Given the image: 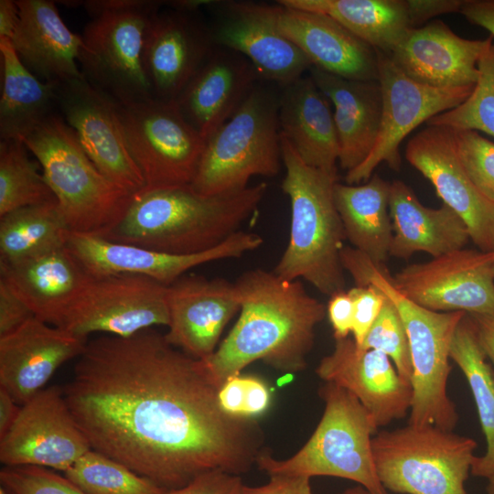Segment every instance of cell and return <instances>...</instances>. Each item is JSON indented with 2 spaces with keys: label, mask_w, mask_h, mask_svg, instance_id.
<instances>
[{
  "label": "cell",
  "mask_w": 494,
  "mask_h": 494,
  "mask_svg": "<svg viewBox=\"0 0 494 494\" xmlns=\"http://www.w3.org/2000/svg\"><path fill=\"white\" fill-rule=\"evenodd\" d=\"M277 29L323 71L357 81H378V52L325 14L281 4L264 5Z\"/></svg>",
  "instance_id": "22"
},
{
  "label": "cell",
  "mask_w": 494,
  "mask_h": 494,
  "mask_svg": "<svg viewBox=\"0 0 494 494\" xmlns=\"http://www.w3.org/2000/svg\"><path fill=\"white\" fill-rule=\"evenodd\" d=\"M464 0H405L412 27L423 24L435 16L458 12Z\"/></svg>",
  "instance_id": "49"
},
{
  "label": "cell",
  "mask_w": 494,
  "mask_h": 494,
  "mask_svg": "<svg viewBox=\"0 0 494 494\" xmlns=\"http://www.w3.org/2000/svg\"><path fill=\"white\" fill-rule=\"evenodd\" d=\"M216 46L246 58L260 78L284 87L312 67L306 55L274 26L264 4L230 2L211 29Z\"/></svg>",
  "instance_id": "25"
},
{
  "label": "cell",
  "mask_w": 494,
  "mask_h": 494,
  "mask_svg": "<svg viewBox=\"0 0 494 494\" xmlns=\"http://www.w3.org/2000/svg\"><path fill=\"white\" fill-rule=\"evenodd\" d=\"M28 152L21 140L0 142V217L24 207L56 201L39 163Z\"/></svg>",
  "instance_id": "37"
},
{
  "label": "cell",
  "mask_w": 494,
  "mask_h": 494,
  "mask_svg": "<svg viewBox=\"0 0 494 494\" xmlns=\"http://www.w3.org/2000/svg\"><path fill=\"white\" fill-rule=\"evenodd\" d=\"M459 13L494 37V0H464Z\"/></svg>",
  "instance_id": "50"
},
{
  "label": "cell",
  "mask_w": 494,
  "mask_h": 494,
  "mask_svg": "<svg viewBox=\"0 0 494 494\" xmlns=\"http://www.w3.org/2000/svg\"><path fill=\"white\" fill-rule=\"evenodd\" d=\"M19 22L16 0H0V38L11 39Z\"/></svg>",
  "instance_id": "52"
},
{
  "label": "cell",
  "mask_w": 494,
  "mask_h": 494,
  "mask_svg": "<svg viewBox=\"0 0 494 494\" xmlns=\"http://www.w3.org/2000/svg\"><path fill=\"white\" fill-rule=\"evenodd\" d=\"M1 140H23L59 113L58 84L35 76L22 63L9 38H0Z\"/></svg>",
  "instance_id": "32"
},
{
  "label": "cell",
  "mask_w": 494,
  "mask_h": 494,
  "mask_svg": "<svg viewBox=\"0 0 494 494\" xmlns=\"http://www.w3.org/2000/svg\"><path fill=\"white\" fill-rule=\"evenodd\" d=\"M64 476L85 494H164L167 491L93 449L81 456Z\"/></svg>",
  "instance_id": "38"
},
{
  "label": "cell",
  "mask_w": 494,
  "mask_h": 494,
  "mask_svg": "<svg viewBox=\"0 0 494 494\" xmlns=\"http://www.w3.org/2000/svg\"><path fill=\"white\" fill-rule=\"evenodd\" d=\"M220 387L148 328L88 340L62 389L91 449L172 490L211 470L241 476L264 448L255 418L222 409Z\"/></svg>",
  "instance_id": "1"
},
{
  "label": "cell",
  "mask_w": 494,
  "mask_h": 494,
  "mask_svg": "<svg viewBox=\"0 0 494 494\" xmlns=\"http://www.w3.org/2000/svg\"><path fill=\"white\" fill-rule=\"evenodd\" d=\"M242 478L222 470H211L194 478L186 486L164 494H238Z\"/></svg>",
  "instance_id": "45"
},
{
  "label": "cell",
  "mask_w": 494,
  "mask_h": 494,
  "mask_svg": "<svg viewBox=\"0 0 494 494\" xmlns=\"http://www.w3.org/2000/svg\"><path fill=\"white\" fill-rule=\"evenodd\" d=\"M405 158L433 184L444 204L462 219L479 250L494 251V202L484 197L465 172L452 129L427 125L409 140Z\"/></svg>",
  "instance_id": "18"
},
{
  "label": "cell",
  "mask_w": 494,
  "mask_h": 494,
  "mask_svg": "<svg viewBox=\"0 0 494 494\" xmlns=\"http://www.w3.org/2000/svg\"><path fill=\"white\" fill-rule=\"evenodd\" d=\"M478 71V81L468 98L432 117L427 125L481 131L494 136V42L481 56Z\"/></svg>",
  "instance_id": "39"
},
{
  "label": "cell",
  "mask_w": 494,
  "mask_h": 494,
  "mask_svg": "<svg viewBox=\"0 0 494 494\" xmlns=\"http://www.w3.org/2000/svg\"><path fill=\"white\" fill-rule=\"evenodd\" d=\"M59 113L111 181L135 194L145 188L124 136L117 103L83 76L58 84Z\"/></svg>",
  "instance_id": "16"
},
{
  "label": "cell",
  "mask_w": 494,
  "mask_h": 494,
  "mask_svg": "<svg viewBox=\"0 0 494 494\" xmlns=\"http://www.w3.org/2000/svg\"><path fill=\"white\" fill-rule=\"evenodd\" d=\"M450 359L460 368L469 384L487 442L486 453L474 458L471 474L488 478L494 473V369L487 361L468 314L456 329Z\"/></svg>",
  "instance_id": "35"
},
{
  "label": "cell",
  "mask_w": 494,
  "mask_h": 494,
  "mask_svg": "<svg viewBox=\"0 0 494 494\" xmlns=\"http://www.w3.org/2000/svg\"><path fill=\"white\" fill-rule=\"evenodd\" d=\"M328 98L310 75L284 87L280 134L308 166L338 177L339 143Z\"/></svg>",
  "instance_id": "28"
},
{
  "label": "cell",
  "mask_w": 494,
  "mask_h": 494,
  "mask_svg": "<svg viewBox=\"0 0 494 494\" xmlns=\"http://www.w3.org/2000/svg\"><path fill=\"white\" fill-rule=\"evenodd\" d=\"M263 242L259 234L239 231L212 249L193 254H172L69 231L65 244L92 276L133 274L168 286L198 265L239 258L258 249Z\"/></svg>",
  "instance_id": "17"
},
{
  "label": "cell",
  "mask_w": 494,
  "mask_h": 494,
  "mask_svg": "<svg viewBox=\"0 0 494 494\" xmlns=\"http://www.w3.org/2000/svg\"><path fill=\"white\" fill-rule=\"evenodd\" d=\"M91 446L59 386L46 387L21 405L0 437L4 467L34 466L65 472Z\"/></svg>",
  "instance_id": "15"
},
{
  "label": "cell",
  "mask_w": 494,
  "mask_h": 494,
  "mask_svg": "<svg viewBox=\"0 0 494 494\" xmlns=\"http://www.w3.org/2000/svg\"><path fill=\"white\" fill-rule=\"evenodd\" d=\"M353 303V339L360 346L377 319L384 301V295L373 285L350 288L348 291Z\"/></svg>",
  "instance_id": "44"
},
{
  "label": "cell",
  "mask_w": 494,
  "mask_h": 494,
  "mask_svg": "<svg viewBox=\"0 0 494 494\" xmlns=\"http://www.w3.org/2000/svg\"><path fill=\"white\" fill-rule=\"evenodd\" d=\"M391 183L378 175L362 185L337 182L334 200L346 239L377 266L390 257L393 231L389 209Z\"/></svg>",
  "instance_id": "33"
},
{
  "label": "cell",
  "mask_w": 494,
  "mask_h": 494,
  "mask_svg": "<svg viewBox=\"0 0 494 494\" xmlns=\"http://www.w3.org/2000/svg\"><path fill=\"white\" fill-rule=\"evenodd\" d=\"M487 479L486 494H494V473Z\"/></svg>",
  "instance_id": "55"
},
{
  "label": "cell",
  "mask_w": 494,
  "mask_h": 494,
  "mask_svg": "<svg viewBox=\"0 0 494 494\" xmlns=\"http://www.w3.org/2000/svg\"><path fill=\"white\" fill-rule=\"evenodd\" d=\"M309 75L334 107L339 156L347 172L370 154L380 131L382 95L378 81L345 79L311 67Z\"/></svg>",
  "instance_id": "29"
},
{
  "label": "cell",
  "mask_w": 494,
  "mask_h": 494,
  "mask_svg": "<svg viewBox=\"0 0 494 494\" xmlns=\"http://www.w3.org/2000/svg\"><path fill=\"white\" fill-rule=\"evenodd\" d=\"M458 159L476 188L494 202V143L473 130L452 129Z\"/></svg>",
  "instance_id": "41"
},
{
  "label": "cell",
  "mask_w": 494,
  "mask_h": 494,
  "mask_svg": "<svg viewBox=\"0 0 494 494\" xmlns=\"http://www.w3.org/2000/svg\"><path fill=\"white\" fill-rule=\"evenodd\" d=\"M468 315L484 353L494 365V312Z\"/></svg>",
  "instance_id": "51"
},
{
  "label": "cell",
  "mask_w": 494,
  "mask_h": 494,
  "mask_svg": "<svg viewBox=\"0 0 494 494\" xmlns=\"http://www.w3.org/2000/svg\"><path fill=\"white\" fill-rule=\"evenodd\" d=\"M16 1L19 22L10 40L26 68L41 81L54 84L82 78L77 65L84 47L81 35L67 27L56 2Z\"/></svg>",
  "instance_id": "27"
},
{
  "label": "cell",
  "mask_w": 494,
  "mask_h": 494,
  "mask_svg": "<svg viewBox=\"0 0 494 494\" xmlns=\"http://www.w3.org/2000/svg\"><path fill=\"white\" fill-rule=\"evenodd\" d=\"M70 231L57 201L0 217V262L14 263L64 245Z\"/></svg>",
  "instance_id": "36"
},
{
  "label": "cell",
  "mask_w": 494,
  "mask_h": 494,
  "mask_svg": "<svg viewBox=\"0 0 494 494\" xmlns=\"http://www.w3.org/2000/svg\"><path fill=\"white\" fill-rule=\"evenodd\" d=\"M493 274H494V263H493Z\"/></svg>",
  "instance_id": "57"
},
{
  "label": "cell",
  "mask_w": 494,
  "mask_h": 494,
  "mask_svg": "<svg viewBox=\"0 0 494 494\" xmlns=\"http://www.w3.org/2000/svg\"><path fill=\"white\" fill-rule=\"evenodd\" d=\"M392 223L390 256L408 259L416 252L435 257L463 249L470 240L462 219L448 206H424L401 180L391 183L389 198Z\"/></svg>",
  "instance_id": "31"
},
{
  "label": "cell",
  "mask_w": 494,
  "mask_h": 494,
  "mask_svg": "<svg viewBox=\"0 0 494 494\" xmlns=\"http://www.w3.org/2000/svg\"><path fill=\"white\" fill-rule=\"evenodd\" d=\"M35 317L27 303L0 279V337L14 332Z\"/></svg>",
  "instance_id": "46"
},
{
  "label": "cell",
  "mask_w": 494,
  "mask_h": 494,
  "mask_svg": "<svg viewBox=\"0 0 494 494\" xmlns=\"http://www.w3.org/2000/svg\"><path fill=\"white\" fill-rule=\"evenodd\" d=\"M317 375L352 392L370 413L377 427L405 417L413 389L384 353L363 349L353 338L335 339L333 351L322 358Z\"/></svg>",
  "instance_id": "21"
},
{
  "label": "cell",
  "mask_w": 494,
  "mask_h": 494,
  "mask_svg": "<svg viewBox=\"0 0 494 494\" xmlns=\"http://www.w3.org/2000/svg\"><path fill=\"white\" fill-rule=\"evenodd\" d=\"M219 401L222 409L231 415L255 418L268 410L271 392L262 379L240 374L221 385Z\"/></svg>",
  "instance_id": "42"
},
{
  "label": "cell",
  "mask_w": 494,
  "mask_h": 494,
  "mask_svg": "<svg viewBox=\"0 0 494 494\" xmlns=\"http://www.w3.org/2000/svg\"><path fill=\"white\" fill-rule=\"evenodd\" d=\"M277 3L329 16L376 50L387 54L413 28L405 0H279Z\"/></svg>",
  "instance_id": "34"
},
{
  "label": "cell",
  "mask_w": 494,
  "mask_h": 494,
  "mask_svg": "<svg viewBox=\"0 0 494 494\" xmlns=\"http://www.w3.org/2000/svg\"><path fill=\"white\" fill-rule=\"evenodd\" d=\"M359 347L384 353L399 375L411 383L413 366L406 329L398 309L385 295L377 319Z\"/></svg>",
  "instance_id": "40"
},
{
  "label": "cell",
  "mask_w": 494,
  "mask_h": 494,
  "mask_svg": "<svg viewBox=\"0 0 494 494\" xmlns=\"http://www.w3.org/2000/svg\"><path fill=\"white\" fill-rule=\"evenodd\" d=\"M378 52V81L382 95V115L376 143L369 156L347 172L349 185L368 181L374 169L386 163L399 170L402 164L399 146L419 124L462 103L475 86L434 88L406 76L387 53Z\"/></svg>",
  "instance_id": "13"
},
{
  "label": "cell",
  "mask_w": 494,
  "mask_h": 494,
  "mask_svg": "<svg viewBox=\"0 0 494 494\" xmlns=\"http://www.w3.org/2000/svg\"><path fill=\"white\" fill-rule=\"evenodd\" d=\"M338 494H370V493L363 487L359 485L353 488H349Z\"/></svg>",
  "instance_id": "54"
},
{
  "label": "cell",
  "mask_w": 494,
  "mask_h": 494,
  "mask_svg": "<svg viewBox=\"0 0 494 494\" xmlns=\"http://www.w3.org/2000/svg\"><path fill=\"white\" fill-rule=\"evenodd\" d=\"M477 446L470 437L431 424L382 430L371 440L380 481L399 494H467Z\"/></svg>",
  "instance_id": "10"
},
{
  "label": "cell",
  "mask_w": 494,
  "mask_h": 494,
  "mask_svg": "<svg viewBox=\"0 0 494 494\" xmlns=\"http://www.w3.org/2000/svg\"><path fill=\"white\" fill-rule=\"evenodd\" d=\"M87 341L37 317L29 319L0 337V387L23 405L61 365L78 359Z\"/></svg>",
  "instance_id": "24"
},
{
  "label": "cell",
  "mask_w": 494,
  "mask_h": 494,
  "mask_svg": "<svg viewBox=\"0 0 494 494\" xmlns=\"http://www.w3.org/2000/svg\"><path fill=\"white\" fill-rule=\"evenodd\" d=\"M259 77L246 58L215 46L175 102L206 141L233 115Z\"/></svg>",
  "instance_id": "26"
},
{
  "label": "cell",
  "mask_w": 494,
  "mask_h": 494,
  "mask_svg": "<svg viewBox=\"0 0 494 494\" xmlns=\"http://www.w3.org/2000/svg\"><path fill=\"white\" fill-rule=\"evenodd\" d=\"M0 494H8V493L3 487H0Z\"/></svg>",
  "instance_id": "56"
},
{
  "label": "cell",
  "mask_w": 494,
  "mask_h": 494,
  "mask_svg": "<svg viewBox=\"0 0 494 494\" xmlns=\"http://www.w3.org/2000/svg\"><path fill=\"white\" fill-rule=\"evenodd\" d=\"M241 315L215 352L201 360L220 386L256 360L286 372L306 369L327 307L300 280L253 269L234 282Z\"/></svg>",
  "instance_id": "2"
},
{
  "label": "cell",
  "mask_w": 494,
  "mask_h": 494,
  "mask_svg": "<svg viewBox=\"0 0 494 494\" xmlns=\"http://www.w3.org/2000/svg\"><path fill=\"white\" fill-rule=\"evenodd\" d=\"M168 323L166 285L143 275L116 274L91 275L53 326L88 338L93 333L125 338Z\"/></svg>",
  "instance_id": "12"
},
{
  "label": "cell",
  "mask_w": 494,
  "mask_h": 494,
  "mask_svg": "<svg viewBox=\"0 0 494 494\" xmlns=\"http://www.w3.org/2000/svg\"><path fill=\"white\" fill-rule=\"evenodd\" d=\"M279 99L257 86L207 140L190 187L214 196L244 189L254 176L274 177L282 161Z\"/></svg>",
  "instance_id": "9"
},
{
  "label": "cell",
  "mask_w": 494,
  "mask_h": 494,
  "mask_svg": "<svg viewBox=\"0 0 494 494\" xmlns=\"http://www.w3.org/2000/svg\"><path fill=\"white\" fill-rule=\"evenodd\" d=\"M494 251L460 249L422 263L405 266L392 276L405 297L436 312H494Z\"/></svg>",
  "instance_id": "14"
},
{
  "label": "cell",
  "mask_w": 494,
  "mask_h": 494,
  "mask_svg": "<svg viewBox=\"0 0 494 494\" xmlns=\"http://www.w3.org/2000/svg\"><path fill=\"white\" fill-rule=\"evenodd\" d=\"M116 103L130 154L145 180L143 189L189 186L206 141L176 102L151 98Z\"/></svg>",
  "instance_id": "11"
},
{
  "label": "cell",
  "mask_w": 494,
  "mask_h": 494,
  "mask_svg": "<svg viewBox=\"0 0 494 494\" xmlns=\"http://www.w3.org/2000/svg\"><path fill=\"white\" fill-rule=\"evenodd\" d=\"M328 315L335 339L346 338L352 331L353 303L348 291L338 292L329 296Z\"/></svg>",
  "instance_id": "48"
},
{
  "label": "cell",
  "mask_w": 494,
  "mask_h": 494,
  "mask_svg": "<svg viewBox=\"0 0 494 494\" xmlns=\"http://www.w3.org/2000/svg\"><path fill=\"white\" fill-rule=\"evenodd\" d=\"M269 477V482L260 487L242 484L238 494H313L309 477L287 474Z\"/></svg>",
  "instance_id": "47"
},
{
  "label": "cell",
  "mask_w": 494,
  "mask_h": 494,
  "mask_svg": "<svg viewBox=\"0 0 494 494\" xmlns=\"http://www.w3.org/2000/svg\"><path fill=\"white\" fill-rule=\"evenodd\" d=\"M20 408L21 405L5 389L0 387V437L13 425Z\"/></svg>",
  "instance_id": "53"
},
{
  "label": "cell",
  "mask_w": 494,
  "mask_h": 494,
  "mask_svg": "<svg viewBox=\"0 0 494 494\" xmlns=\"http://www.w3.org/2000/svg\"><path fill=\"white\" fill-rule=\"evenodd\" d=\"M166 339L188 355L205 360L217 349L221 333L241 310L234 283L184 274L167 286Z\"/></svg>",
  "instance_id": "20"
},
{
  "label": "cell",
  "mask_w": 494,
  "mask_h": 494,
  "mask_svg": "<svg viewBox=\"0 0 494 494\" xmlns=\"http://www.w3.org/2000/svg\"><path fill=\"white\" fill-rule=\"evenodd\" d=\"M494 37L467 39L441 20L412 28L388 55L414 81L434 88L476 86L478 61Z\"/></svg>",
  "instance_id": "23"
},
{
  "label": "cell",
  "mask_w": 494,
  "mask_h": 494,
  "mask_svg": "<svg viewBox=\"0 0 494 494\" xmlns=\"http://www.w3.org/2000/svg\"><path fill=\"white\" fill-rule=\"evenodd\" d=\"M340 260L357 286H375L392 300L401 315L413 366L409 424H431L453 431L458 414L447 395V381L452 370L450 347L456 329L467 313L436 312L413 303L395 288L386 266L375 265L353 247H344Z\"/></svg>",
  "instance_id": "4"
},
{
  "label": "cell",
  "mask_w": 494,
  "mask_h": 494,
  "mask_svg": "<svg viewBox=\"0 0 494 494\" xmlns=\"http://www.w3.org/2000/svg\"><path fill=\"white\" fill-rule=\"evenodd\" d=\"M90 277L66 244L14 263L0 262V279L50 325Z\"/></svg>",
  "instance_id": "30"
},
{
  "label": "cell",
  "mask_w": 494,
  "mask_h": 494,
  "mask_svg": "<svg viewBox=\"0 0 494 494\" xmlns=\"http://www.w3.org/2000/svg\"><path fill=\"white\" fill-rule=\"evenodd\" d=\"M325 410L314 433L293 456L275 459L264 447L256 459L271 474L329 476L347 478L370 494H388L378 478L371 440L378 427L370 413L349 390L326 381L318 391Z\"/></svg>",
  "instance_id": "7"
},
{
  "label": "cell",
  "mask_w": 494,
  "mask_h": 494,
  "mask_svg": "<svg viewBox=\"0 0 494 494\" xmlns=\"http://www.w3.org/2000/svg\"><path fill=\"white\" fill-rule=\"evenodd\" d=\"M40 164L70 231L103 236L134 194L106 177L58 113L23 140Z\"/></svg>",
  "instance_id": "6"
},
{
  "label": "cell",
  "mask_w": 494,
  "mask_h": 494,
  "mask_svg": "<svg viewBox=\"0 0 494 494\" xmlns=\"http://www.w3.org/2000/svg\"><path fill=\"white\" fill-rule=\"evenodd\" d=\"M0 482L8 494H85L65 476L41 467H4Z\"/></svg>",
  "instance_id": "43"
},
{
  "label": "cell",
  "mask_w": 494,
  "mask_h": 494,
  "mask_svg": "<svg viewBox=\"0 0 494 494\" xmlns=\"http://www.w3.org/2000/svg\"><path fill=\"white\" fill-rule=\"evenodd\" d=\"M215 46L197 12L161 9L149 24L143 53L153 98L175 101Z\"/></svg>",
  "instance_id": "19"
},
{
  "label": "cell",
  "mask_w": 494,
  "mask_h": 494,
  "mask_svg": "<svg viewBox=\"0 0 494 494\" xmlns=\"http://www.w3.org/2000/svg\"><path fill=\"white\" fill-rule=\"evenodd\" d=\"M285 176L282 190L291 204L287 246L273 272L306 280L322 294L345 291L340 252L346 235L334 200L338 177L306 165L280 134Z\"/></svg>",
  "instance_id": "5"
},
{
  "label": "cell",
  "mask_w": 494,
  "mask_h": 494,
  "mask_svg": "<svg viewBox=\"0 0 494 494\" xmlns=\"http://www.w3.org/2000/svg\"><path fill=\"white\" fill-rule=\"evenodd\" d=\"M266 191L264 182L214 196L201 195L190 185L142 189L120 221L101 237L172 254L201 252L239 231Z\"/></svg>",
  "instance_id": "3"
},
{
  "label": "cell",
  "mask_w": 494,
  "mask_h": 494,
  "mask_svg": "<svg viewBox=\"0 0 494 494\" xmlns=\"http://www.w3.org/2000/svg\"><path fill=\"white\" fill-rule=\"evenodd\" d=\"M164 1H81L91 20L84 27L79 59L85 79L116 102L153 98L143 66L144 45Z\"/></svg>",
  "instance_id": "8"
}]
</instances>
